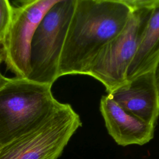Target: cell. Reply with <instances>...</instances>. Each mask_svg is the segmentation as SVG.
Returning a JSON list of instances; mask_svg holds the SVG:
<instances>
[{
    "instance_id": "9",
    "label": "cell",
    "mask_w": 159,
    "mask_h": 159,
    "mask_svg": "<svg viewBox=\"0 0 159 159\" xmlns=\"http://www.w3.org/2000/svg\"><path fill=\"white\" fill-rule=\"evenodd\" d=\"M159 61V4L153 9L127 73L129 81L155 68Z\"/></svg>"
},
{
    "instance_id": "8",
    "label": "cell",
    "mask_w": 159,
    "mask_h": 159,
    "mask_svg": "<svg viewBox=\"0 0 159 159\" xmlns=\"http://www.w3.org/2000/svg\"><path fill=\"white\" fill-rule=\"evenodd\" d=\"M99 109L109 135L119 145H143L154 137L155 126L121 107L108 94L102 96Z\"/></svg>"
},
{
    "instance_id": "12",
    "label": "cell",
    "mask_w": 159,
    "mask_h": 159,
    "mask_svg": "<svg viewBox=\"0 0 159 159\" xmlns=\"http://www.w3.org/2000/svg\"><path fill=\"white\" fill-rule=\"evenodd\" d=\"M154 70H155L156 81H157V86H158V91H159V61L158 62L156 66L155 67Z\"/></svg>"
},
{
    "instance_id": "1",
    "label": "cell",
    "mask_w": 159,
    "mask_h": 159,
    "mask_svg": "<svg viewBox=\"0 0 159 159\" xmlns=\"http://www.w3.org/2000/svg\"><path fill=\"white\" fill-rule=\"evenodd\" d=\"M132 12L125 0H76L60 59L58 78L84 75L98 52L124 29Z\"/></svg>"
},
{
    "instance_id": "3",
    "label": "cell",
    "mask_w": 159,
    "mask_h": 159,
    "mask_svg": "<svg viewBox=\"0 0 159 159\" xmlns=\"http://www.w3.org/2000/svg\"><path fill=\"white\" fill-rule=\"evenodd\" d=\"M52 87L14 77L0 89V146L37 126L56 107Z\"/></svg>"
},
{
    "instance_id": "4",
    "label": "cell",
    "mask_w": 159,
    "mask_h": 159,
    "mask_svg": "<svg viewBox=\"0 0 159 159\" xmlns=\"http://www.w3.org/2000/svg\"><path fill=\"white\" fill-rule=\"evenodd\" d=\"M81 125L71 105L59 102L37 126L0 146V159H57Z\"/></svg>"
},
{
    "instance_id": "13",
    "label": "cell",
    "mask_w": 159,
    "mask_h": 159,
    "mask_svg": "<svg viewBox=\"0 0 159 159\" xmlns=\"http://www.w3.org/2000/svg\"><path fill=\"white\" fill-rule=\"evenodd\" d=\"M2 57L1 53H0V64H1V61H2Z\"/></svg>"
},
{
    "instance_id": "10",
    "label": "cell",
    "mask_w": 159,
    "mask_h": 159,
    "mask_svg": "<svg viewBox=\"0 0 159 159\" xmlns=\"http://www.w3.org/2000/svg\"><path fill=\"white\" fill-rule=\"evenodd\" d=\"M14 6L8 0H0V45L4 42L12 22Z\"/></svg>"
},
{
    "instance_id": "7",
    "label": "cell",
    "mask_w": 159,
    "mask_h": 159,
    "mask_svg": "<svg viewBox=\"0 0 159 159\" xmlns=\"http://www.w3.org/2000/svg\"><path fill=\"white\" fill-rule=\"evenodd\" d=\"M107 94L126 111L156 125L159 116V91L154 69L127 81Z\"/></svg>"
},
{
    "instance_id": "2",
    "label": "cell",
    "mask_w": 159,
    "mask_h": 159,
    "mask_svg": "<svg viewBox=\"0 0 159 159\" xmlns=\"http://www.w3.org/2000/svg\"><path fill=\"white\" fill-rule=\"evenodd\" d=\"M132 12L124 29L105 45L89 64L84 75L101 82L107 94L127 81L134 59L153 9L159 0H125Z\"/></svg>"
},
{
    "instance_id": "6",
    "label": "cell",
    "mask_w": 159,
    "mask_h": 159,
    "mask_svg": "<svg viewBox=\"0 0 159 159\" xmlns=\"http://www.w3.org/2000/svg\"><path fill=\"white\" fill-rule=\"evenodd\" d=\"M58 0H26L14 6L11 24L4 40L2 57L15 77L28 78L30 73V48L40 22Z\"/></svg>"
},
{
    "instance_id": "5",
    "label": "cell",
    "mask_w": 159,
    "mask_h": 159,
    "mask_svg": "<svg viewBox=\"0 0 159 159\" xmlns=\"http://www.w3.org/2000/svg\"><path fill=\"white\" fill-rule=\"evenodd\" d=\"M76 0H58L45 14L34 35L28 80L52 86Z\"/></svg>"
},
{
    "instance_id": "11",
    "label": "cell",
    "mask_w": 159,
    "mask_h": 159,
    "mask_svg": "<svg viewBox=\"0 0 159 159\" xmlns=\"http://www.w3.org/2000/svg\"><path fill=\"white\" fill-rule=\"evenodd\" d=\"M10 78H7L6 76H4L3 75H2V73L0 72V89L4 86L9 80Z\"/></svg>"
}]
</instances>
